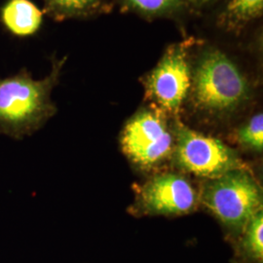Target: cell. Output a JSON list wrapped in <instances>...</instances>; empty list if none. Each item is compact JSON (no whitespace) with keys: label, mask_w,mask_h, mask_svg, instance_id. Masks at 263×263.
Segmentation results:
<instances>
[{"label":"cell","mask_w":263,"mask_h":263,"mask_svg":"<svg viewBox=\"0 0 263 263\" xmlns=\"http://www.w3.org/2000/svg\"><path fill=\"white\" fill-rule=\"evenodd\" d=\"M66 59L52 62L48 76L33 78L27 68L0 79V136L24 140L39 131L56 114L52 100Z\"/></svg>","instance_id":"cell-1"},{"label":"cell","mask_w":263,"mask_h":263,"mask_svg":"<svg viewBox=\"0 0 263 263\" xmlns=\"http://www.w3.org/2000/svg\"><path fill=\"white\" fill-rule=\"evenodd\" d=\"M195 110L222 119L239 111L252 98V88L238 66L220 51H210L192 70L189 96Z\"/></svg>","instance_id":"cell-2"},{"label":"cell","mask_w":263,"mask_h":263,"mask_svg":"<svg viewBox=\"0 0 263 263\" xmlns=\"http://www.w3.org/2000/svg\"><path fill=\"white\" fill-rule=\"evenodd\" d=\"M200 208L216 218L231 245L250 219L263 210L262 187L252 168L232 170L199 184Z\"/></svg>","instance_id":"cell-3"},{"label":"cell","mask_w":263,"mask_h":263,"mask_svg":"<svg viewBox=\"0 0 263 263\" xmlns=\"http://www.w3.org/2000/svg\"><path fill=\"white\" fill-rule=\"evenodd\" d=\"M175 118L151 104L124 125L120 148L135 170L151 176L171 169L176 145Z\"/></svg>","instance_id":"cell-4"},{"label":"cell","mask_w":263,"mask_h":263,"mask_svg":"<svg viewBox=\"0 0 263 263\" xmlns=\"http://www.w3.org/2000/svg\"><path fill=\"white\" fill-rule=\"evenodd\" d=\"M176 145L171 168L197 179H216L232 170L250 168L239 151L217 138L174 120Z\"/></svg>","instance_id":"cell-5"},{"label":"cell","mask_w":263,"mask_h":263,"mask_svg":"<svg viewBox=\"0 0 263 263\" xmlns=\"http://www.w3.org/2000/svg\"><path fill=\"white\" fill-rule=\"evenodd\" d=\"M135 200L129 213L136 216H186L200 208V192L191 177L175 169L148 176L135 184Z\"/></svg>","instance_id":"cell-6"},{"label":"cell","mask_w":263,"mask_h":263,"mask_svg":"<svg viewBox=\"0 0 263 263\" xmlns=\"http://www.w3.org/2000/svg\"><path fill=\"white\" fill-rule=\"evenodd\" d=\"M184 44L173 45L143 80L151 104L171 117H179L192 82V70Z\"/></svg>","instance_id":"cell-7"},{"label":"cell","mask_w":263,"mask_h":263,"mask_svg":"<svg viewBox=\"0 0 263 263\" xmlns=\"http://www.w3.org/2000/svg\"><path fill=\"white\" fill-rule=\"evenodd\" d=\"M0 19L12 34L27 37L41 27L43 12L30 0H8L1 8Z\"/></svg>","instance_id":"cell-8"},{"label":"cell","mask_w":263,"mask_h":263,"mask_svg":"<svg viewBox=\"0 0 263 263\" xmlns=\"http://www.w3.org/2000/svg\"><path fill=\"white\" fill-rule=\"evenodd\" d=\"M231 263H263V210L257 212L231 244Z\"/></svg>","instance_id":"cell-9"},{"label":"cell","mask_w":263,"mask_h":263,"mask_svg":"<svg viewBox=\"0 0 263 263\" xmlns=\"http://www.w3.org/2000/svg\"><path fill=\"white\" fill-rule=\"evenodd\" d=\"M231 141L238 148L254 154H262L263 114L257 112L240 125L232 134Z\"/></svg>","instance_id":"cell-10"},{"label":"cell","mask_w":263,"mask_h":263,"mask_svg":"<svg viewBox=\"0 0 263 263\" xmlns=\"http://www.w3.org/2000/svg\"><path fill=\"white\" fill-rule=\"evenodd\" d=\"M45 11L56 19L78 18L91 14L100 0H43Z\"/></svg>","instance_id":"cell-11"},{"label":"cell","mask_w":263,"mask_h":263,"mask_svg":"<svg viewBox=\"0 0 263 263\" xmlns=\"http://www.w3.org/2000/svg\"><path fill=\"white\" fill-rule=\"evenodd\" d=\"M263 0H230L223 13L226 23L237 26L261 16Z\"/></svg>","instance_id":"cell-12"},{"label":"cell","mask_w":263,"mask_h":263,"mask_svg":"<svg viewBox=\"0 0 263 263\" xmlns=\"http://www.w3.org/2000/svg\"><path fill=\"white\" fill-rule=\"evenodd\" d=\"M134 9L144 14H163L176 9L180 5V0H126Z\"/></svg>","instance_id":"cell-13"},{"label":"cell","mask_w":263,"mask_h":263,"mask_svg":"<svg viewBox=\"0 0 263 263\" xmlns=\"http://www.w3.org/2000/svg\"><path fill=\"white\" fill-rule=\"evenodd\" d=\"M193 1H195V2H197V3H202V2H205V1H207V0H193Z\"/></svg>","instance_id":"cell-14"}]
</instances>
